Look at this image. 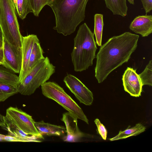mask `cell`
<instances>
[{"instance_id":"cell-5","label":"cell","mask_w":152,"mask_h":152,"mask_svg":"<svg viewBox=\"0 0 152 152\" xmlns=\"http://www.w3.org/2000/svg\"><path fill=\"white\" fill-rule=\"evenodd\" d=\"M55 67L47 57L39 62L27 74L17 87L18 92L30 95L40 86L46 82L55 72Z\"/></svg>"},{"instance_id":"cell-16","label":"cell","mask_w":152,"mask_h":152,"mask_svg":"<svg viewBox=\"0 0 152 152\" xmlns=\"http://www.w3.org/2000/svg\"><path fill=\"white\" fill-rule=\"evenodd\" d=\"M106 7L115 15L125 17L127 15L128 7L126 0H104Z\"/></svg>"},{"instance_id":"cell-32","label":"cell","mask_w":152,"mask_h":152,"mask_svg":"<svg viewBox=\"0 0 152 152\" xmlns=\"http://www.w3.org/2000/svg\"><path fill=\"white\" fill-rule=\"evenodd\" d=\"M3 40L0 39V47L2 48Z\"/></svg>"},{"instance_id":"cell-10","label":"cell","mask_w":152,"mask_h":152,"mask_svg":"<svg viewBox=\"0 0 152 152\" xmlns=\"http://www.w3.org/2000/svg\"><path fill=\"white\" fill-rule=\"evenodd\" d=\"M122 80L124 90L126 92L134 97L141 95L143 85L136 70L128 67L123 75Z\"/></svg>"},{"instance_id":"cell-15","label":"cell","mask_w":152,"mask_h":152,"mask_svg":"<svg viewBox=\"0 0 152 152\" xmlns=\"http://www.w3.org/2000/svg\"><path fill=\"white\" fill-rule=\"evenodd\" d=\"M6 130L8 132L9 135L14 137L19 140L20 142H40L36 137L28 134L15 125L8 123H5Z\"/></svg>"},{"instance_id":"cell-23","label":"cell","mask_w":152,"mask_h":152,"mask_svg":"<svg viewBox=\"0 0 152 152\" xmlns=\"http://www.w3.org/2000/svg\"><path fill=\"white\" fill-rule=\"evenodd\" d=\"M143 86H152V61L151 60L144 71L139 75Z\"/></svg>"},{"instance_id":"cell-20","label":"cell","mask_w":152,"mask_h":152,"mask_svg":"<svg viewBox=\"0 0 152 152\" xmlns=\"http://www.w3.org/2000/svg\"><path fill=\"white\" fill-rule=\"evenodd\" d=\"M94 34L95 35L96 42L99 46L102 45V37L104 22L103 15L96 14L94 15Z\"/></svg>"},{"instance_id":"cell-24","label":"cell","mask_w":152,"mask_h":152,"mask_svg":"<svg viewBox=\"0 0 152 152\" xmlns=\"http://www.w3.org/2000/svg\"><path fill=\"white\" fill-rule=\"evenodd\" d=\"M50 0H28L30 7L34 15L38 16L43 8L48 4Z\"/></svg>"},{"instance_id":"cell-25","label":"cell","mask_w":152,"mask_h":152,"mask_svg":"<svg viewBox=\"0 0 152 152\" xmlns=\"http://www.w3.org/2000/svg\"><path fill=\"white\" fill-rule=\"evenodd\" d=\"M94 122L96 126L99 134L103 139L106 140L107 134V131L105 126L98 118L95 119Z\"/></svg>"},{"instance_id":"cell-8","label":"cell","mask_w":152,"mask_h":152,"mask_svg":"<svg viewBox=\"0 0 152 152\" xmlns=\"http://www.w3.org/2000/svg\"><path fill=\"white\" fill-rule=\"evenodd\" d=\"M63 81L80 103L86 105L92 104L93 94L80 80L72 75L68 74L65 77Z\"/></svg>"},{"instance_id":"cell-1","label":"cell","mask_w":152,"mask_h":152,"mask_svg":"<svg viewBox=\"0 0 152 152\" xmlns=\"http://www.w3.org/2000/svg\"><path fill=\"white\" fill-rule=\"evenodd\" d=\"M139 35L129 32L113 37L101 45L96 56L95 77L102 83L113 70L128 61L137 45Z\"/></svg>"},{"instance_id":"cell-14","label":"cell","mask_w":152,"mask_h":152,"mask_svg":"<svg viewBox=\"0 0 152 152\" xmlns=\"http://www.w3.org/2000/svg\"><path fill=\"white\" fill-rule=\"evenodd\" d=\"M34 125L39 133L42 136H60L66 133L65 127L45 123L43 121H35Z\"/></svg>"},{"instance_id":"cell-29","label":"cell","mask_w":152,"mask_h":152,"mask_svg":"<svg viewBox=\"0 0 152 152\" xmlns=\"http://www.w3.org/2000/svg\"><path fill=\"white\" fill-rule=\"evenodd\" d=\"M4 62L3 52L2 48L0 47V65H3Z\"/></svg>"},{"instance_id":"cell-19","label":"cell","mask_w":152,"mask_h":152,"mask_svg":"<svg viewBox=\"0 0 152 152\" xmlns=\"http://www.w3.org/2000/svg\"><path fill=\"white\" fill-rule=\"evenodd\" d=\"M0 82L17 87L19 83L18 76L8 68L0 66Z\"/></svg>"},{"instance_id":"cell-3","label":"cell","mask_w":152,"mask_h":152,"mask_svg":"<svg viewBox=\"0 0 152 152\" xmlns=\"http://www.w3.org/2000/svg\"><path fill=\"white\" fill-rule=\"evenodd\" d=\"M94 36L86 23L79 27L74 39V47L71 53L75 71L86 70L92 65L97 49Z\"/></svg>"},{"instance_id":"cell-11","label":"cell","mask_w":152,"mask_h":152,"mask_svg":"<svg viewBox=\"0 0 152 152\" xmlns=\"http://www.w3.org/2000/svg\"><path fill=\"white\" fill-rule=\"evenodd\" d=\"M77 119L68 112L63 114L61 120L65 124L66 133V136L63 138L64 141L76 142L84 137V134L78 127Z\"/></svg>"},{"instance_id":"cell-30","label":"cell","mask_w":152,"mask_h":152,"mask_svg":"<svg viewBox=\"0 0 152 152\" xmlns=\"http://www.w3.org/2000/svg\"><path fill=\"white\" fill-rule=\"evenodd\" d=\"M3 36L2 32L0 27V39L3 40Z\"/></svg>"},{"instance_id":"cell-28","label":"cell","mask_w":152,"mask_h":152,"mask_svg":"<svg viewBox=\"0 0 152 152\" xmlns=\"http://www.w3.org/2000/svg\"><path fill=\"white\" fill-rule=\"evenodd\" d=\"M0 126L4 128L6 130V125L4 119V116L0 114Z\"/></svg>"},{"instance_id":"cell-34","label":"cell","mask_w":152,"mask_h":152,"mask_svg":"<svg viewBox=\"0 0 152 152\" xmlns=\"http://www.w3.org/2000/svg\"><path fill=\"white\" fill-rule=\"evenodd\" d=\"M3 141L2 139L0 137V141Z\"/></svg>"},{"instance_id":"cell-26","label":"cell","mask_w":152,"mask_h":152,"mask_svg":"<svg viewBox=\"0 0 152 152\" xmlns=\"http://www.w3.org/2000/svg\"><path fill=\"white\" fill-rule=\"evenodd\" d=\"M146 14L152 10V0H140Z\"/></svg>"},{"instance_id":"cell-9","label":"cell","mask_w":152,"mask_h":152,"mask_svg":"<svg viewBox=\"0 0 152 152\" xmlns=\"http://www.w3.org/2000/svg\"><path fill=\"white\" fill-rule=\"evenodd\" d=\"M2 48L4 58L2 66L15 73L19 74L22 67V51L12 46L3 38Z\"/></svg>"},{"instance_id":"cell-13","label":"cell","mask_w":152,"mask_h":152,"mask_svg":"<svg viewBox=\"0 0 152 152\" xmlns=\"http://www.w3.org/2000/svg\"><path fill=\"white\" fill-rule=\"evenodd\" d=\"M130 30L143 37H148L152 32V15H138L131 22Z\"/></svg>"},{"instance_id":"cell-22","label":"cell","mask_w":152,"mask_h":152,"mask_svg":"<svg viewBox=\"0 0 152 152\" xmlns=\"http://www.w3.org/2000/svg\"><path fill=\"white\" fill-rule=\"evenodd\" d=\"M18 93L17 87L0 82V102L4 101Z\"/></svg>"},{"instance_id":"cell-17","label":"cell","mask_w":152,"mask_h":152,"mask_svg":"<svg viewBox=\"0 0 152 152\" xmlns=\"http://www.w3.org/2000/svg\"><path fill=\"white\" fill-rule=\"evenodd\" d=\"M39 42V40H37L33 45L28 62L27 74L37 64L45 58Z\"/></svg>"},{"instance_id":"cell-27","label":"cell","mask_w":152,"mask_h":152,"mask_svg":"<svg viewBox=\"0 0 152 152\" xmlns=\"http://www.w3.org/2000/svg\"><path fill=\"white\" fill-rule=\"evenodd\" d=\"M0 137L3 140L10 142H20V140L10 135H4L0 134Z\"/></svg>"},{"instance_id":"cell-2","label":"cell","mask_w":152,"mask_h":152,"mask_svg":"<svg viewBox=\"0 0 152 152\" xmlns=\"http://www.w3.org/2000/svg\"><path fill=\"white\" fill-rule=\"evenodd\" d=\"M88 0H50L48 5L55 16L56 26L53 29L65 36L74 33L85 19Z\"/></svg>"},{"instance_id":"cell-21","label":"cell","mask_w":152,"mask_h":152,"mask_svg":"<svg viewBox=\"0 0 152 152\" xmlns=\"http://www.w3.org/2000/svg\"><path fill=\"white\" fill-rule=\"evenodd\" d=\"M15 5L17 14L22 20L25 18L28 14L33 12L28 0H16Z\"/></svg>"},{"instance_id":"cell-7","label":"cell","mask_w":152,"mask_h":152,"mask_svg":"<svg viewBox=\"0 0 152 152\" xmlns=\"http://www.w3.org/2000/svg\"><path fill=\"white\" fill-rule=\"evenodd\" d=\"M4 119L5 123L15 125L25 133L44 139L36 128L32 116L17 107H10L7 109Z\"/></svg>"},{"instance_id":"cell-18","label":"cell","mask_w":152,"mask_h":152,"mask_svg":"<svg viewBox=\"0 0 152 152\" xmlns=\"http://www.w3.org/2000/svg\"><path fill=\"white\" fill-rule=\"evenodd\" d=\"M145 129V126L140 123H138L133 127L128 128L123 131H120L118 135L110 139L109 140L113 141L125 139L130 136H136L144 132Z\"/></svg>"},{"instance_id":"cell-31","label":"cell","mask_w":152,"mask_h":152,"mask_svg":"<svg viewBox=\"0 0 152 152\" xmlns=\"http://www.w3.org/2000/svg\"><path fill=\"white\" fill-rule=\"evenodd\" d=\"M129 3L132 4L134 5V0H127Z\"/></svg>"},{"instance_id":"cell-6","label":"cell","mask_w":152,"mask_h":152,"mask_svg":"<svg viewBox=\"0 0 152 152\" xmlns=\"http://www.w3.org/2000/svg\"><path fill=\"white\" fill-rule=\"evenodd\" d=\"M41 88L44 96L55 101L77 119L88 124V120L82 109L58 84L53 82H46L41 85Z\"/></svg>"},{"instance_id":"cell-33","label":"cell","mask_w":152,"mask_h":152,"mask_svg":"<svg viewBox=\"0 0 152 152\" xmlns=\"http://www.w3.org/2000/svg\"><path fill=\"white\" fill-rule=\"evenodd\" d=\"M12 0L13 1V2L14 3V4H15V1H16V0Z\"/></svg>"},{"instance_id":"cell-4","label":"cell","mask_w":152,"mask_h":152,"mask_svg":"<svg viewBox=\"0 0 152 152\" xmlns=\"http://www.w3.org/2000/svg\"><path fill=\"white\" fill-rule=\"evenodd\" d=\"M15 10L12 0H0V27L3 38L14 48L21 51L23 36Z\"/></svg>"},{"instance_id":"cell-12","label":"cell","mask_w":152,"mask_h":152,"mask_svg":"<svg viewBox=\"0 0 152 152\" xmlns=\"http://www.w3.org/2000/svg\"><path fill=\"white\" fill-rule=\"evenodd\" d=\"M39 40L35 34H29L23 36L21 46L22 67L18 76L19 83L21 82L27 75L28 65L32 48L34 43Z\"/></svg>"}]
</instances>
